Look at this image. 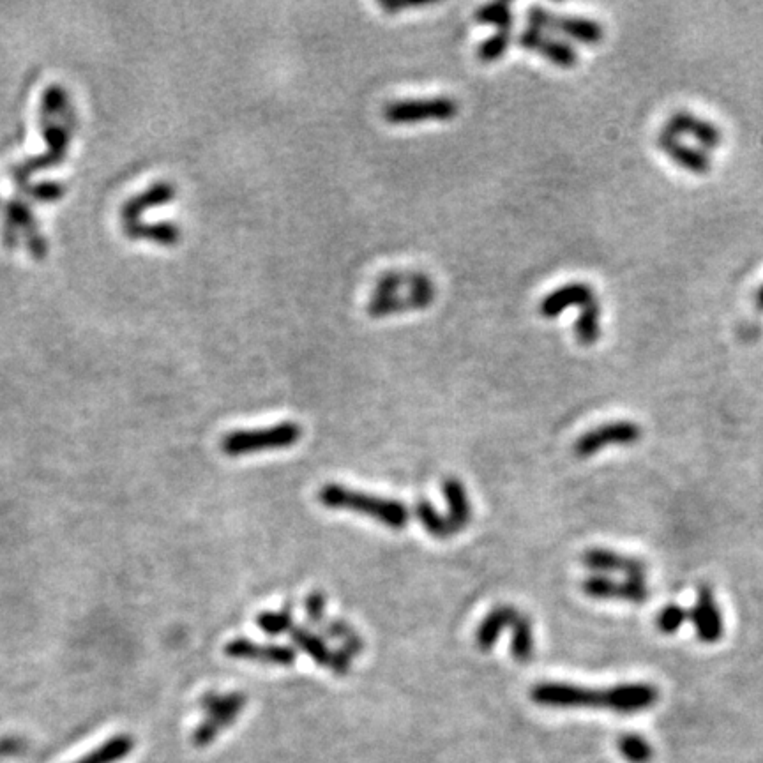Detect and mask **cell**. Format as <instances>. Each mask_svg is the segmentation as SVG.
Segmentation results:
<instances>
[{
	"label": "cell",
	"mask_w": 763,
	"mask_h": 763,
	"mask_svg": "<svg viewBox=\"0 0 763 763\" xmlns=\"http://www.w3.org/2000/svg\"><path fill=\"white\" fill-rule=\"evenodd\" d=\"M301 437H303L301 424L287 421L271 428L232 431L221 439V451L227 456H246V454L269 451V449L292 447L301 440Z\"/></svg>",
	"instance_id": "cell-3"
},
{
	"label": "cell",
	"mask_w": 763,
	"mask_h": 763,
	"mask_svg": "<svg viewBox=\"0 0 763 763\" xmlns=\"http://www.w3.org/2000/svg\"><path fill=\"white\" fill-rule=\"evenodd\" d=\"M421 2H380V8L386 9L387 13H400L401 9L423 8Z\"/></svg>",
	"instance_id": "cell-32"
},
{
	"label": "cell",
	"mask_w": 763,
	"mask_h": 763,
	"mask_svg": "<svg viewBox=\"0 0 763 763\" xmlns=\"http://www.w3.org/2000/svg\"><path fill=\"white\" fill-rule=\"evenodd\" d=\"M518 615L520 613L516 612L513 606L502 605L493 608L492 612L488 613V617L481 622V626L477 628V647L484 652L492 649L499 640L500 633L506 628H511V624Z\"/></svg>",
	"instance_id": "cell-19"
},
{
	"label": "cell",
	"mask_w": 763,
	"mask_h": 763,
	"mask_svg": "<svg viewBox=\"0 0 763 763\" xmlns=\"http://www.w3.org/2000/svg\"><path fill=\"white\" fill-rule=\"evenodd\" d=\"M513 640H511V656L518 663H527L534 656V631L527 615H518L511 624Z\"/></svg>",
	"instance_id": "cell-24"
},
{
	"label": "cell",
	"mask_w": 763,
	"mask_h": 763,
	"mask_svg": "<svg viewBox=\"0 0 763 763\" xmlns=\"http://www.w3.org/2000/svg\"><path fill=\"white\" fill-rule=\"evenodd\" d=\"M320 629H322L325 638H331V640L340 642L341 650H343L347 656H350V658H357V656L363 652V638L357 635L356 631L350 628L345 620H329V622H324V624L320 626Z\"/></svg>",
	"instance_id": "cell-22"
},
{
	"label": "cell",
	"mask_w": 763,
	"mask_h": 763,
	"mask_svg": "<svg viewBox=\"0 0 763 763\" xmlns=\"http://www.w3.org/2000/svg\"><path fill=\"white\" fill-rule=\"evenodd\" d=\"M594 301H596V294L587 283H569L557 288L552 294L546 295L539 304V311L544 318H557L573 306L585 308L587 304Z\"/></svg>",
	"instance_id": "cell-17"
},
{
	"label": "cell",
	"mask_w": 763,
	"mask_h": 763,
	"mask_svg": "<svg viewBox=\"0 0 763 763\" xmlns=\"http://www.w3.org/2000/svg\"><path fill=\"white\" fill-rule=\"evenodd\" d=\"M460 112L458 101L447 96L428 99H407V101H396L386 106L384 110V119L394 126H405V124H419V122L453 121L454 117Z\"/></svg>",
	"instance_id": "cell-6"
},
{
	"label": "cell",
	"mask_w": 763,
	"mask_h": 763,
	"mask_svg": "<svg viewBox=\"0 0 763 763\" xmlns=\"http://www.w3.org/2000/svg\"><path fill=\"white\" fill-rule=\"evenodd\" d=\"M433 301H435V287L417 288V290H408L405 295H373L366 310L371 318H386L408 313V311L426 310L430 308Z\"/></svg>",
	"instance_id": "cell-13"
},
{
	"label": "cell",
	"mask_w": 763,
	"mask_h": 763,
	"mask_svg": "<svg viewBox=\"0 0 763 763\" xmlns=\"http://www.w3.org/2000/svg\"><path fill=\"white\" fill-rule=\"evenodd\" d=\"M756 308L763 311V285L758 288V294H756Z\"/></svg>",
	"instance_id": "cell-33"
},
{
	"label": "cell",
	"mask_w": 763,
	"mask_h": 763,
	"mask_svg": "<svg viewBox=\"0 0 763 763\" xmlns=\"http://www.w3.org/2000/svg\"><path fill=\"white\" fill-rule=\"evenodd\" d=\"M511 45V31H497L492 38L483 41L477 48V59L481 62H495L504 57Z\"/></svg>",
	"instance_id": "cell-29"
},
{
	"label": "cell",
	"mask_w": 763,
	"mask_h": 763,
	"mask_svg": "<svg viewBox=\"0 0 763 763\" xmlns=\"http://www.w3.org/2000/svg\"><path fill=\"white\" fill-rule=\"evenodd\" d=\"M225 654L228 658L246 659V661H257V663L272 666H292L297 658V652L292 647L264 645V643L251 642L246 638H237L228 643Z\"/></svg>",
	"instance_id": "cell-15"
},
{
	"label": "cell",
	"mask_w": 763,
	"mask_h": 763,
	"mask_svg": "<svg viewBox=\"0 0 763 763\" xmlns=\"http://www.w3.org/2000/svg\"><path fill=\"white\" fill-rule=\"evenodd\" d=\"M248 698L244 693L234 691L227 695L220 693H207L200 700V707L204 711L205 718L200 725L195 728L191 735V741L197 748H207L212 742L220 737L223 730H227L234 725L237 718L241 716L244 707H246Z\"/></svg>",
	"instance_id": "cell-4"
},
{
	"label": "cell",
	"mask_w": 763,
	"mask_h": 763,
	"mask_svg": "<svg viewBox=\"0 0 763 763\" xmlns=\"http://www.w3.org/2000/svg\"><path fill=\"white\" fill-rule=\"evenodd\" d=\"M325 608H327V597L322 592L317 590V592H311L310 596L306 597L304 612H306L310 624H315V626L324 624Z\"/></svg>",
	"instance_id": "cell-31"
},
{
	"label": "cell",
	"mask_w": 763,
	"mask_h": 763,
	"mask_svg": "<svg viewBox=\"0 0 763 763\" xmlns=\"http://www.w3.org/2000/svg\"><path fill=\"white\" fill-rule=\"evenodd\" d=\"M658 147L666 158L689 174L707 175L711 172V156L695 145L684 144L682 138L661 131V135L658 136Z\"/></svg>",
	"instance_id": "cell-16"
},
{
	"label": "cell",
	"mask_w": 763,
	"mask_h": 763,
	"mask_svg": "<svg viewBox=\"0 0 763 763\" xmlns=\"http://www.w3.org/2000/svg\"><path fill=\"white\" fill-rule=\"evenodd\" d=\"M532 702L550 709H594L617 714H636L649 711L659 702V689L647 682H629L613 688L592 689L564 684L543 682L530 691Z\"/></svg>",
	"instance_id": "cell-1"
},
{
	"label": "cell",
	"mask_w": 763,
	"mask_h": 763,
	"mask_svg": "<svg viewBox=\"0 0 763 763\" xmlns=\"http://www.w3.org/2000/svg\"><path fill=\"white\" fill-rule=\"evenodd\" d=\"M583 592L594 599H617L642 605L650 597L645 580H613L612 576H589L582 585Z\"/></svg>",
	"instance_id": "cell-9"
},
{
	"label": "cell",
	"mask_w": 763,
	"mask_h": 763,
	"mask_svg": "<svg viewBox=\"0 0 763 763\" xmlns=\"http://www.w3.org/2000/svg\"><path fill=\"white\" fill-rule=\"evenodd\" d=\"M663 131L668 135L677 136V138L691 136L705 149H716L723 144V131L714 122L702 119V117L691 114V112H684V110L675 112L666 122Z\"/></svg>",
	"instance_id": "cell-14"
},
{
	"label": "cell",
	"mask_w": 763,
	"mask_h": 763,
	"mask_svg": "<svg viewBox=\"0 0 763 763\" xmlns=\"http://www.w3.org/2000/svg\"><path fill=\"white\" fill-rule=\"evenodd\" d=\"M688 612L679 605H668L659 612L658 615V628L661 633L665 635H673L677 633L684 622H688Z\"/></svg>",
	"instance_id": "cell-30"
},
{
	"label": "cell",
	"mask_w": 763,
	"mask_h": 763,
	"mask_svg": "<svg viewBox=\"0 0 763 763\" xmlns=\"http://www.w3.org/2000/svg\"><path fill=\"white\" fill-rule=\"evenodd\" d=\"M294 619L292 610L285 608L281 612H264L258 615L257 626L264 631L265 635L280 636L292 631Z\"/></svg>",
	"instance_id": "cell-28"
},
{
	"label": "cell",
	"mask_w": 763,
	"mask_h": 763,
	"mask_svg": "<svg viewBox=\"0 0 763 763\" xmlns=\"http://www.w3.org/2000/svg\"><path fill=\"white\" fill-rule=\"evenodd\" d=\"M435 287L430 276L423 272H389L382 278H378L373 295H394L400 294V290H417V288Z\"/></svg>",
	"instance_id": "cell-21"
},
{
	"label": "cell",
	"mask_w": 763,
	"mask_h": 763,
	"mask_svg": "<svg viewBox=\"0 0 763 763\" xmlns=\"http://www.w3.org/2000/svg\"><path fill=\"white\" fill-rule=\"evenodd\" d=\"M135 749V739L128 733H117L103 742L98 748L92 749L91 753L82 756L73 763H119L128 758Z\"/></svg>",
	"instance_id": "cell-20"
},
{
	"label": "cell",
	"mask_w": 763,
	"mask_h": 763,
	"mask_svg": "<svg viewBox=\"0 0 763 763\" xmlns=\"http://www.w3.org/2000/svg\"><path fill=\"white\" fill-rule=\"evenodd\" d=\"M620 755L624 756L628 762L631 763H647L652 760L654 751L650 746L649 741L638 735V733H626L620 737L619 742Z\"/></svg>",
	"instance_id": "cell-27"
},
{
	"label": "cell",
	"mask_w": 763,
	"mask_h": 763,
	"mask_svg": "<svg viewBox=\"0 0 763 763\" xmlns=\"http://www.w3.org/2000/svg\"><path fill=\"white\" fill-rule=\"evenodd\" d=\"M576 340L583 347H592L601 336V304H587L582 308L575 324Z\"/></svg>",
	"instance_id": "cell-23"
},
{
	"label": "cell",
	"mask_w": 763,
	"mask_h": 763,
	"mask_svg": "<svg viewBox=\"0 0 763 763\" xmlns=\"http://www.w3.org/2000/svg\"><path fill=\"white\" fill-rule=\"evenodd\" d=\"M318 502L329 509H345L352 513L370 516L389 529L401 530L407 527V506L400 500L382 499L370 493L350 490L340 484H325L318 492Z\"/></svg>",
	"instance_id": "cell-2"
},
{
	"label": "cell",
	"mask_w": 763,
	"mask_h": 763,
	"mask_svg": "<svg viewBox=\"0 0 763 763\" xmlns=\"http://www.w3.org/2000/svg\"><path fill=\"white\" fill-rule=\"evenodd\" d=\"M688 619L700 642L716 643L725 635V617L711 587H700L695 606H691L688 612Z\"/></svg>",
	"instance_id": "cell-8"
},
{
	"label": "cell",
	"mask_w": 763,
	"mask_h": 763,
	"mask_svg": "<svg viewBox=\"0 0 763 763\" xmlns=\"http://www.w3.org/2000/svg\"><path fill=\"white\" fill-rule=\"evenodd\" d=\"M530 27L539 31L557 32L582 45H599L605 39V29L601 23L583 16H567L553 13L541 6H532L527 13Z\"/></svg>",
	"instance_id": "cell-5"
},
{
	"label": "cell",
	"mask_w": 763,
	"mask_h": 763,
	"mask_svg": "<svg viewBox=\"0 0 763 763\" xmlns=\"http://www.w3.org/2000/svg\"><path fill=\"white\" fill-rule=\"evenodd\" d=\"M417 518L423 525L428 534H431L437 539H447V537L456 534L453 529V525L449 522V518L442 516V514L435 511V507L431 506L428 500H419L416 506Z\"/></svg>",
	"instance_id": "cell-25"
},
{
	"label": "cell",
	"mask_w": 763,
	"mask_h": 763,
	"mask_svg": "<svg viewBox=\"0 0 763 763\" xmlns=\"http://www.w3.org/2000/svg\"><path fill=\"white\" fill-rule=\"evenodd\" d=\"M476 22L484 25H493L499 31H513V11L507 2H493L486 4L476 11Z\"/></svg>",
	"instance_id": "cell-26"
},
{
	"label": "cell",
	"mask_w": 763,
	"mask_h": 763,
	"mask_svg": "<svg viewBox=\"0 0 763 763\" xmlns=\"http://www.w3.org/2000/svg\"><path fill=\"white\" fill-rule=\"evenodd\" d=\"M442 492H444L447 509H449V522L453 525L454 532H460L472 520L469 493L465 490V486L454 477H447L442 484Z\"/></svg>",
	"instance_id": "cell-18"
},
{
	"label": "cell",
	"mask_w": 763,
	"mask_h": 763,
	"mask_svg": "<svg viewBox=\"0 0 763 763\" xmlns=\"http://www.w3.org/2000/svg\"><path fill=\"white\" fill-rule=\"evenodd\" d=\"M290 638H292L295 647L303 650L304 654H308L317 665L329 668L336 675H345L350 670L352 658L341 649H329L324 638L318 636L317 633H311L306 628H292Z\"/></svg>",
	"instance_id": "cell-12"
},
{
	"label": "cell",
	"mask_w": 763,
	"mask_h": 763,
	"mask_svg": "<svg viewBox=\"0 0 763 763\" xmlns=\"http://www.w3.org/2000/svg\"><path fill=\"white\" fill-rule=\"evenodd\" d=\"M518 45L537 53L544 57L546 61L552 62L559 68H575L578 64V52L575 46L569 45L562 39L553 38L544 31H539L536 27H529L518 36Z\"/></svg>",
	"instance_id": "cell-10"
},
{
	"label": "cell",
	"mask_w": 763,
	"mask_h": 763,
	"mask_svg": "<svg viewBox=\"0 0 763 763\" xmlns=\"http://www.w3.org/2000/svg\"><path fill=\"white\" fill-rule=\"evenodd\" d=\"M583 564L599 573L622 575L629 580H645L649 567L643 560L622 553L605 550V548H590L583 553Z\"/></svg>",
	"instance_id": "cell-11"
},
{
	"label": "cell",
	"mask_w": 763,
	"mask_h": 763,
	"mask_svg": "<svg viewBox=\"0 0 763 763\" xmlns=\"http://www.w3.org/2000/svg\"><path fill=\"white\" fill-rule=\"evenodd\" d=\"M643 430L633 421H613L587 431L576 440L575 453L580 458H590L601 449L610 446H633L642 440Z\"/></svg>",
	"instance_id": "cell-7"
}]
</instances>
